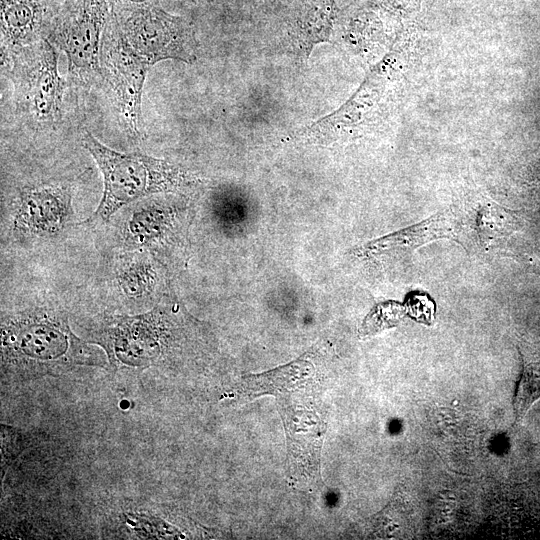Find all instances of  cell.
I'll list each match as a JSON object with an SVG mask.
<instances>
[{
    "label": "cell",
    "instance_id": "6da1fadb",
    "mask_svg": "<svg viewBox=\"0 0 540 540\" xmlns=\"http://www.w3.org/2000/svg\"><path fill=\"white\" fill-rule=\"evenodd\" d=\"M314 366L299 359L289 365L245 376L237 394L276 398L283 418L287 447L288 478L294 485L316 486L320 479V450L326 431L319 410Z\"/></svg>",
    "mask_w": 540,
    "mask_h": 540
},
{
    "label": "cell",
    "instance_id": "7a4b0ae2",
    "mask_svg": "<svg viewBox=\"0 0 540 540\" xmlns=\"http://www.w3.org/2000/svg\"><path fill=\"white\" fill-rule=\"evenodd\" d=\"M82 142L97 163L104 183L102 199L86 223L108 222L123 206L139 198L174 192L187 184L185 172L167 160L113 150L88 131Z\"/></svg>",
    "mask_w": 540,
    "mask_h": 540
},
{
    "label": "cell",
    "instance_id": "3957f363",
    "mask_svg": "<svg viewBox=\"0 0 540 540\" xmlns=\"http://www.w3.org/2000/svg\"><path fill=\"white\" fill-rule=\"evenodd\" d=\"M5 360L31 371L102 365L103 357L71 331L65 318L47 311L23 313L2 326Z\"/></svg>",
    "mask_w": 540,
    "mask_h": 540
},
{
    "label": "cell",
    "instance_id": "277c9868",
    "mask_svg": "<svg viewBox=\"0 0 540 540\" xmlns=\"http://www.w3.org/2000/svg\"><path fill=\"white\" fill-rule=\"evenodd\" d=\"M110 15L108 0H68L49 20L44 37L66 55L75 81L90 84L101 75L102 37Z\"/></svg>",
    "mask_w": 540,
    "mask_h": 540
},
{
    "label": "cell",
    "instance_id": "5b68a950",
    "mask_svg": "<svg viewBox=\"0 0 540 540\" xmlns=\"http://www.w3.org/2000/svg\"><path fill=\"white\" fill-rule=\"evenodd\" d=\"M111 14L129 46L151 66L167 59L196 60L195 33L186 19L156 4L111 9Z\"/></svg>",
    "mask_w": 540,
    "mask_h": 540
},
{
    "label": "cell",
    "instance_id": "8992f818",
    "mask_svg": "<svg viewBox=\"0 0 540 540\" xmlns=\"http://www.w3.org/2000/svg\"><path fill=\"white\" fill-rule=\"evenodd\" d=\"M150 67L123 38L111 14L102 37L101 74L109 84L125 130L135 138L142 133V93Z\"/></svg>",
    "mask_w": 540,
    "mask_h": 540
},
{
    "label": "cell",
    "instance_id": "52a82bcc",
    "mask_svg": "<svg viewBox=\"0 0 540 540\" xmlns=\"http://www.w3.org/2000/svg\"><path fill=\"white\" fill-rule=\"evenodd\" d=\"M17 101L37 126L51 127L61 118L64 83L58 72L55 46L42 37L28 47L16 66Z\"/></svg>",
    "mask_w": 540,
    "mask_h": 540
},
{
    "label": "cell",
    "instance_id": "ba28073f",
    "mask_svg": "<svg viewBox=\"0 0 540 540\" xmlns=\"http://www.w3.org/2000/svg\"><path fill=\"white\" fill-rule=\"evenodd\" d=\"M166 306L160 304L137 316H116L107 321L98 334V343L110 360L128 366L155 363L170 340Z\"/></svg>",
    "mask_w": 540,
    "mask_h": 540
},
{
    "label": "cell",
    "instance_id": "9c48e42d",
    "mask_svg": "<svg viewBox=\"0 0 540 540\" xmlns=\"http://www.w3.org/2000/svg\"><path fill=\"white\" fill-rule=\"evenodd\" d=\"M72 215V193L67 185L26 187L19 194L14 230L26 237H52L67 226Z\"/></svg>",
    "mask_w": 540,
    "mask_h": 540
},
{
    "label": "cell",
    "instance_id": "30bf717a",
    "mask_svg": "<svg viewBox=\"0 0 540 540\" xmlns=\"http://www.w3.org/2000/svg\"><path fill=\"white\" fill-rule=\"evenodd\" d=\"M47 8L42 0H0L1 42L5 48H24L42 37Z\"/></svg>",
    "mask_w": 540,
    "mask_h": 540
},
{
    "label": "cell",
    "instance_id": "8fae6325",
    "mask_svg": "<svg viewBox=\"0 0 540 540\" xmlns=\"http://www.w3.org/2000/svg\"><path fill=\"white\" fill-rule=\"evenodd\" d=\"M461 212L454 208L408 229L394 233L367 245L366 253L377 255L381 252L410 250L433 239H457L463 229Z\"/></svg>",
    "mask_w": 540,
    "mask_h": 540
},
{
    "label": "cell",
    "instance_id": "7c38bea8",
    "mask_svg": "<svg viewBox=\"0 0 540 540\" xmlns=\"http://www.w3.org/2000/svg\"><path fill=\"white\" fill-rule=\"evenodd\" d=\"M169 210L157 201L137 208L128 220L125 236L134 246L155 247L169 227Z\"/></svg>",
    "mask_w": 540,
    "mask_h": 540
},
{
    "label": "cell",
    "instance_id": "4fadbf2b",
    "mask_svg": "<svg viewBox=\"0 0 540 540\" xmlns=\"http://www.w3.org/2000/svg\"><path fill=\"white\" fill-rule=\"evenodd\" d=\"M118 282L126 296H146L156 285L157 272L146 258L130 259L121 265Z\"/></svg>",
    "mask_w": 540,
    "mask_h": 540
},
{
    "label": "cell",
    "instance_id": "5bb4252c",
    "mask_svg": "<svg viewBox=\"0 0 540 540\" xmlns=\"http://www.w3.org/2000/svg\"><path fill=\"white\" fill-rule=\"evenodd\" d=\"M522 371L514 397L516 422H520L531 406L540 399V358L520 352Z\"/></svg>",
    "mask_w": 540,
    "mask_h": 540
},
{
    "label": "cell",
    "instance_id": "9a60e30c",
    "mask_svg": "<svg viewBox=\"0 0 540 540\" xmlns=\"http://www.w3.org/2000/svg\"><path fill=\"white\" fill-rule=\"evenodd\" d=\"M506 214L496 207H487L481 211L478 217V228L483 240H492L509 232L507 230L509 223L506 221L510 216Z\"/></svg>",
    "mask_w": 540,
    "mask_h": 540
},
{
    "label": "cell",
    "instance_id": "2e32d148",
    "mask_svg": "<svg viewBox=\"0 0 540 540\" xmlns=\"http://www.w3.org/2000/svg\"><path fill=\"white\" fill-rule=\"evenodd\" d=\"M402 314L403 310L401 306L397 304H391L389 311L383 312L382 310H376L372 313V316H369L366 319L363 325L364 333H374L384 329V327L395 325Z\"/></svg>",
    "mask_w": 540,
    "mask_h": 540
},
{
    "label": "cell",
    "instance_id": "e0dca14e",
    "mask_svg": "<svg viewBox=\"0 0 540 540\" xmlns=\"http://www.w3.org/2000/svg\"><path fill=\"white\" fill-rule=\"evenodd\" d=\"M111 9L156 4V0H108Z\"/></svg>",
    "mask_w": 540,
    "mask_h": 540
}]
</instances>
